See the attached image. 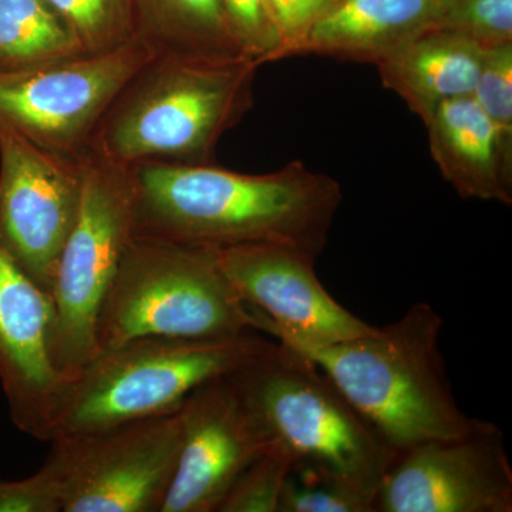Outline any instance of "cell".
Segmentation results:
<instances>
[{"mask_svg":"<svg viewBox=\"0 0 512 512\" xmlns=\"http://www.w3.org/2000/svg\"><path fill=\"white\" fill-rule=\"evenodd\" d=\"M136 237L220 249L289 245L322 254L342 188L329 175L292 161L269 174H242L212 163L130 165Z\"/></svg>","mask_w":512,"mask_h":512,"instance_id":"cell-1","label":"cell"},{"mask_svg":"<svg viewBox=\"0 0 512 512\" xmlns=\"http://www.w3.org/2000/svg\"><path fill=\"white\" fill-rule=\"evenodd\" d=\"M227 377L266 444L292 458V471L376 503L396 453L316 363L272 340Z\"/></svg>","mask_w":512,"mask_h":512,"instance_id":"cell-2","label":"cell"},{"mask_svg":"<svg viewBox=\"0 0 512 512\" xmlns=\"http://www.w3.org/2000/svg\"><path fill=\"white\" fill-rule=\"evenodd\" d=\"M441 329L439 313L417 302L396 322L372 326L357 338L284 345L316 363L397 454L456 439L473 426L448 380Z\"/></svg>","mask_w":512,"mask_h":512,"instance_id":"cell-3","label":"cell"},{"mask_svg":"<svg viewBox=\"0 0 512 512\" xmlns=\"http://www.w3.org/2000/svg\"><path fill=\"white\" fill-rule=\"evenodd\" d=\"M258 64L154 56L121 90L87 150L111 163H212L215 147L254 104Z\"/></svg>","mask_w":512,"mask_h":512,"instance_id":"cell-4","label":"cell"},{"mask_svg":"<svg viewBox=\"0 0 512 512\" xmlns=\"http://www.w3.org/2000/svg\"><path fill=\"white\" fill-rule=\"evenodd\" d=\"M252 330L228 340L143 338L100 350L64 380L46 440L100 433L177 412L197 387L271 345Z\"/></svg>","mask_w":512,"mask_h":512,"instance_id":"cell-5","label":"cell"},{"mask_svg":"<svg viewBox=\"0 0 512 512\" xmlns=\"http://www.w3.org/2000/svg\"><path fill=\"white\" fill-rule=\"evenodd\" d=\"M254 329V313L215 249L134 235L101 305L100 350L130 340H228Z\"/></svg>","mask_w":512,"mask_h":512,"instance_id":"cell-6","label":"cell"},{"mask_svg":"<svg viewBox=\"0 0 512 512\" xmlns=\"http://www.w3.org/2000/svg\"><path fill=\"white\" fill-rule=\"evenodd\" d=\"M136 228V188L130 165L83 154L79 214L60 252L52 296V359L64 379L99 353L101 305Z\"/></svg>","mask_w":512,"mask_h":512,"instance_id":"cell-7","label":"cell"},{"mask_svg":"<svg viewBox=\"0 0 512 512\" xmlns=\"http://www.w3.org/2000/svg\"><path fill=\"white\" fill-rule=\"evenodd\" d=\"M154 55L138 39L22 69H0V131L82 157L106 111Z\"/></svg>","mask_w":512,"mask_h":512,"instance_id":"cell-8","label":"cell"},{"mask_svg":"<svg viewBox=\"0 0 512 512\" xmlns=\"http://www.w3.org/2000/svg\"><path fill=\"white\" fill-rule=\"evenodd\" d=\"M178 410L50 440L49 456L62 477L63 512H161L180 456Z\"/></svg>","mask_w":512,"mask_h":512,"instance_id":"cell-9","label":"cell"},{"mask_svg":"<svg viewBox=\"0 0 512 512\" xmlns=\"http://www.w3.org/2000/svg\"><path fill=\"white\" fill-rule=\"evenodd\" d=\"M512 467L503 431L474 419L463 436L397 453L375 512H511Z\"/></svg>","mask_w":512,"mask_h":512,"instance_id":"cell-10","label":"cell"},{"mask_svg":"<svg viewBox=\"0 0 512 512\" xmlns=\"http://www.w3.org/2000/svg\"><path fill=\"white\" fill-rule=\"evenodd\" d=\"M82 190L83 156H64L0 131V242L49 295Z\"/></svg>","mask_w":512,"mask_h":512,"instance_id":"cell-11","label":"cell"},{"mask_svg":"<svg viewBox=\"0 0 512 512\" xmlns=\"http://www.w3.org/2000/svg\"><path fill=\"white\" fill-rule=\"evenodd\" d=\"M217 256L254 313V329L278 342L330 345L372 329L320 284L316 256L309 252L282 244H248L220 249Z\"/></svg>","mask_w":512,"mask_h":512,"instance_id":"cell-12","label":"cell"},{"mask_svg":"<svg viewBox=\"0 0 512 512\" xmlns=\"http://www.w3.org/2000/svg\"><path fill=\"white\" fill-rule=\"evenodd\" d=\"M178 413L180 456L161 512H217L239 474L268 444L227 376L197 387Z\"/></svg>","mask_w":512,"mask_h":512,"instance_id":"cell-13","label":"cell"},{"mask_svg":"<svg viewBox=\"0 0 512 512\" xmlns=\"http://www.w3.org/2000/svg\"><path fill=\"white\" fill-rule=\"evenodd\" d=\"M53 322L52 296L0 242V383L15 426L40 441L66 380L52 359Z\"/></svg>","mask_w":512,"mask_h":512,"instance_id":"cell-14","label":"cell"},{"mask_svg":"<svg viewBox=\"0 0 512 512\" xmlns=\"http://www.w3.org/2000/svg\"><path fill=\"white\" fill-rule=\"evenodd\" d=\"M424 126L433 160L461 198L512 204V144L473 96L444 101Z\"/></svg>","mask_w":512,"mask_h":512,"instance_id":"cell-15","label":"cell"},{"mask_svg":"<svg viewBox=\"0 0 512 512\" xmlns=\"http://www.w3.org/2000/svg\"><path fill=\"white\" fill-rule=\"evenodd\" d=\"M450 0H333L301 55L379 64L417 37L440 29Z\"/></svg>","mask_w":512,"mask_h":512,"instance_id":"cell-16","label":"cell"},{"mask_svg":"<svg viewBox=\"0 0 512 512\" xmlns=\"http://www.w3.org/2000/svg\"><path fill=\"white\" fill-rule=\"evenodd\" d=\"M483 55L470 37L434 29L376 66L383 86L426 121L444 101L473 94Z\"/></svg>","mask_w":512,"mask_h":512,"instance_id":"cell-17","label":"cell"},{"mask_svg":"<svg viewBox=\"0 0 512 512\" xmlns=\"http://www.w3.org/2000/svg\"><path fill=\"white\" fill-rule=\"evenodd\" d=\"M130 3L134 35L156 56L245 59L229 30L221 0H130Z\"/></svg>","mask_w":512,"mask_h":512,"instance_id":"cell-18","label":"cell"},{"mask_svg":"<svg viewBox=\"0 0 512 512\" xmlns=\"http://www.w3.org/2000/svg\"><path fill=\"white\" fill-rule=\"evenodd\" d=\"M84 53L46 0H0V69H22Z\"/></svg>","mask_w":512,"mask_h":512,"instance_id":"cell-19","label":"cell"},{"mask_svg":"<svg viewBox=\"0 0 512 512\" xmlns=\"http://www.w3.org/2000/svg\"><path fill=\"white\" fill-rule=\"evenodd\" d=\"M64 20L84 53L104 52L134 35L130 0H46Z\"/></svg>","mask_w":512,"mask_h":512,"instance_id":"cell-20","label":"cell"},{"mask_svg":"<svg viewBox=\"0 0 512 512\" xmlns=\"http://www.w3.org/2000/svg\"><path fill=\"white\" fill-rule=\"evenodd\" d=\"M292 458L268 446L229 488L217 512H278L279 497L291 474Z\"/></svg>","mask_w":512,"mask_h":512,"instance_id":"cell-21","label":"cell"},{"mask_svg":"<svg viewBox=\"0 0 512 512\" xmlns=\"http://www.w3.org/2000/svg\"><path fill=\"white\" fill-rule=\"evenodd\" d=\"M278 512H375V501L342 485L291 471Z\"/></svg>","mask_w":512,"mask_h":512,"instance_id":"cell-22","label":"cell"},{"mask_svg":"<svg viewBox=\"0 0 512 512\" xmlns=\"http://www.w3.org/2000/svg\"><path fill=\"white\" fill-rule=\"evenodd\" d=\"M481 110L512 144V43L484 47L474 92Z\"/></svg>","mask_w":512,"mask_h":512,"instance_id":"cell-23","label":"cell"},{"mask_svg":"<svg viewBox=\"0 0 512 512\" xmlns=\"http://www.w3.org/2000/svg\"><path fill=\"white\" fill-rule=\"evenodd\" d=\"M440 29L454 30L483 47L512 43V0H450Z\"/></svg>","mask_w":512,"mask_h":512,"instance_id":"cell-24","label":"cell"},{"mask_svg":"<svg viewBox=\"0 0 512 512\" xmlns=\"http://www.w3.org/2000/svg\"><path fill=\"white\" fill-rule=\"evenodd\" d=\"M229 30L245 59L278 62L279 39L266 0H221Z\"/></svg>","mask_w":512,"mask_h":512,"instance_id":"cell-25","label":"cell"},{"mask_svg":"<svg viewBox=\"0 0 512 512\" xmlns=\"http://www.w3.org/2000/svg\"><path fill=\"white\" fill-rule=\"evenodd\" d=\"M63 508L62 477L50 456L33 476L0 480V512H63Z\"/></svg>","mask_w":512,"mask_h":512,"instance_id":"cell-26","label":"cell"},{"mask_svg":"<svg viewBox=\"0 0 512 512\" xmlns=\"http://www.w3.org/2000/svg\"><path fill=\"white\" fill-rule=\"evenodd\" d=\"M279 39L278 57L299 56L316 23L333 0H266Z\"/></svg>","mask_w":512,"mask_h":512,"instance_id":"cell-27","label":"cell"}]
</instances>
